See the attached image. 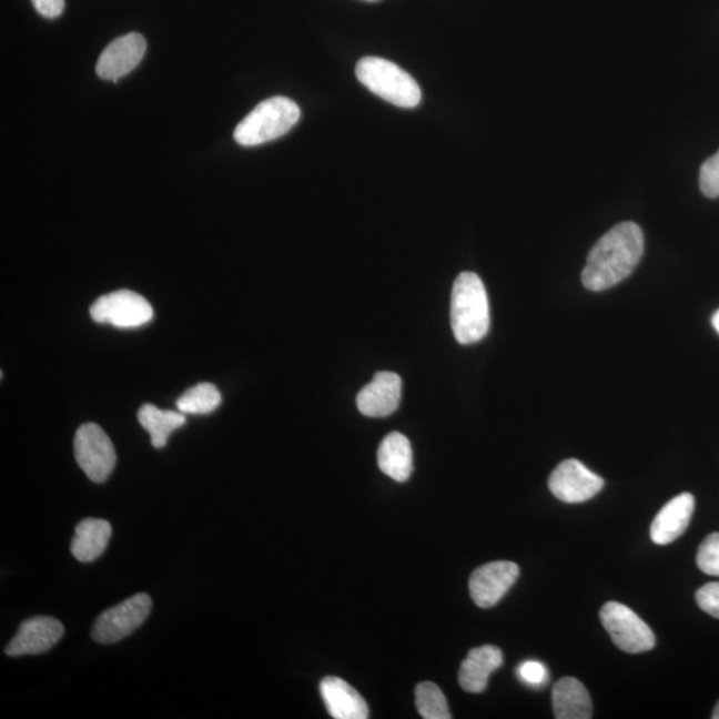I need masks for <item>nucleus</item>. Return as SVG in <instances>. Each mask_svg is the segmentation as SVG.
<instances>
[{"label": "nucleus", "instance_id": "1", "mask_svg": "<svg viewBox=\"0 0 719 719\" xmlns=\"http://www.w3.org/2000/svg\"><path fill=\"white\" fill-rule=\"evenodd\" d=\"M644 246V233L636 223L612 226L589 252L583 271L586 288L601 292L621 283L635 271Z\"/></svg>", "mask_w": 719, "mask_h": 719}, {"label": "nucleus", "instance_id": "2", "mask_svg": "<svg viewBox=\"0 0 719 719\" xmlns=\"http://www.w3.org/2000/svg\"><path fill=\"white\" fill-rule=\"evenodd\" d=\"M450 323L453 335L459 344H475L488 333L490 326L488 293L483 280L476 273H459L453 284Z\"/></svg>", "mask_w": 719, "mask_h": 719}, {"label": "nucleus", "instance_id": "3", "mask_svg": "<svg viewBox=\"0 0 719 719\" xmlns=\"http://www.w3.org/2000/svg\"><path fill=\"white\" fill-rule=\"evenodd\" d=\"M356 77L366 89L393 105L415 109L422 102L416 80L389 60L363 58L356 65Z\"/></svg>", "mask_w": 719, "mask_h": 719}, {"label": "nucleus", "instance_id": "4", "mask_svg": "<svg viewBox=\"0 0 719 719\" xmlns=\"http://www.w3.org/2000/svg\"><path fill=\"white\" fill-rule=\"evenodd\" d=\"M298 119L300 109L293 100L284 97L266 99L237 124L233 138L245 146L269 143L290 132Z\"/></svg>", "mask_w": 719, "mask_h": 719}, {"label": "nucleus", "instance_id": "5", "mask_svg": "<svg viewBox=\"0 0 719 719\" xmlns=\"http://www.w3.org/2000/svg\"><path fill=\"white\" fill-rule=\"evenodd\" d=\"M599 618L618 649L637 655L655 648V632L628 606L615 601L605 604Z\"/></svg>", "mask_w": 719, "mask_h": 719}, {"label": "nucleus", "instance_id": "6", "mask_svg": "<svg viewBox=\"0 0 719 719\" xmlns=\"http://www.w3.org/2000/svg\"><path fill=\"white\" fill-rule=\"evenodd\" d=\"M77 463L93 483H104L117 464V453L107 433L98 424L80 426L73 438Z\"/></svg>", "mask_w": 719, "mask_h": 719}, {"label": "nucleus", "instance_id": "7", "mask_svg": "<svg viewBox=\"0 0 719 719\" xmlns=\"http://www.w3.org/2000/svg\"><path fill=\"white\" fill-rule=\"evenodd\" d=\"M151 608L152 599L145 593L126 598L98 617L93 624L92 638L103 645L120 641L145 621Z\"/></svg>", "mask_w": 719, "mask_h": 719}, {"label": "nucleus", "instance_id": "8", "mask_svg": "<svg viewBox=\"0 0 719 719\" xmlns=\"http://www.w3.org/2000/svg\"><path fill=\"white\" fill-rule=\"evenodd\" d=\"M90 315L97 323L111 324L117 328H136L151 322L153 310L139 293L124 290L99 297L91 305Z\"/></svg>", "mask_w": 719, "mask_h": 719}, {"label": "nucleus", "instance_id": "9", "mask_svg": "<svg viewBox=\"0 0 719 719\" xmlns=\"http://www.w3.org/2000/svg\"><path fill=\"white\" fill-rule=\"evenodd\" d=\"M604 485L601 477L575 458L559 464L549 478L553 496L568 504L588 502L602 490Z\"/></svg>", "mask_w": 719, "mask_h": 719}, {"label": "nucleus", "instance_id": "10", "mask_svg": "<svg viewBox=\"0 0 719 719\" xmlns=\"http://www.w3.org/2000/svg\"><path fill=\"white\" fill-rule=\"evenodd\" d=\"M519 576L518 565L510 561H496L479 566L472 573L469 591L478 608L488 609L502 601Z\"/></svg>", "mask_w": 719, "mask_h": 719}, {"label": "nucleus", "instance_id": "11", "mask_svg": "<svg viewBox=\"0 0 719 719\" xmlns=\"http://www.w3.org/2000/svg\"><path fill=\"white\" fill-rule=\"evenodd\" d=\"M64 635V626L52 617L26 619L6 648L10 657L42 655L55 646Z\"/></svg>", "mask_w": 719, "mask_h": 719}, {"label": "nucleus", "instance_id": "12", "mask_svg": "<svg viewBox=\"0 0 719 719\" xmlns=\"http://www.w3.org/2000/svg\"><path fill=\"white\" fill-rule=\"evenodd\" d=\"M146 50L145 39L138 32L126 33L105 47L97 64L99 78L118 83L142 62Z\"/></svg>", "mask_w": 719, "mask_h": 719}, {"label": "nucleus", "instance_id": "13", "mask_svg": "<svg viewBox=\"0 0 719 719\" xmlns=\"http://www.w3.org/2000/svg\"><path fill=\"white\" fill-rule=\"evenodd\" d=\"M403 382L397 373L378 372L357 395V408L364 416L392 415L402 402Z\"/></svg>", "mask_w": 719, "mask_h": 719}, {"label": "nucleus", "instance_id": "14", "mask_svg": "<svg viewBox=\"0 0 719 719\" xmlns=\"http://www.w3.org/2000/svg\"><path fill=\"white\" fill-rule=\"evenodd\" d=\"M695 505V497L690 493H682L666 504L651 524L652 543L668 545L681 537L691 521Z\"/></svg>", "mask_w": 719, "mask_h": 719}, {"label": "nucleus", "instance_id": "15", "mask_svg": "<svg viewBox=\"0 0 719 719\" xmlns=\"http://www.w3.org/2000/svg\"><path fill=\"white\" fill-rule=\"evenodd\" d=\"M320 691L330 715L336 719H366L368 705L348 682L338 677H326L320 683Z\"/></svg>", "mask_w": 719, "mask_h": 719}, {"label": "nucleus", "instance_id": "16", "mask_svg": "<svg viewBox=\"0 0 719 719\" xmlns=\"http://www.w3.org/2000/svg\"><path fill=\"white\" fill-rule=\"evenodd\" d=\"M503 652L496 646L472 649L458 671L459 686L468 692H483L493 671L503 665Z\"/></svg>", "mask_w": 719, "mask_h": 719}, {"label": "nucleus", "instance_id": "17", "mask_svg": "<svg viewBox=\"0 0 719 719\" xmlns=\"http://www.w3.org/2000/svg\"><path fill=\"white\" fill-rule=\"evenodd\" d=\"M551 703L557 719H589L593 716L588 690L573 677L561 678L555 685Z\"/></svg>", "mask_w": 719, "mask_h": 719}, {"label": "nucleus", "instance_id": "18", "mask_svg": "<svg viewBox=\"0 0 719 719\" xmlns=\"http://www.w3.org/2000/svg\"><path fill=\"white\" fill-rule=\"evenodd\" d=\"M112 528L102 518H85L77 525L72 538L71 551L80 563H92L103 555L110 543Z\"/></svg>", "mask_w": 719, "mask_h": 719}, {"label": "nucleus", "instance_id": "19", "mask_svg": "<svg viewBox=\"0 0 719 719\" xmlns=\"http://www.w3.org/2000/svg\"><path fill=\"white\" fill-rule=\"evenodd\" d=\"M377 463L386 476L404 483L413 472V452L409 439L402 433L393 432L378 446Z\"/></svg>", "mask_w": 719, "mask_h": 719}, {"label": "nucleus", "instance_id": "20", "mask_svg": "<svg viewBox=\"0 0 719 719\" xmlns=\"http://www.w3.org/2000/svg\"><path fill=\"white\" fill-rule=\"evenodd\" d=\"M140 425L150 433L151 443L162 449L169 443L173 431L182 428L186 418L182 412L163 411L152 404H144L138 412Z\"/></svg>", "mask_w": 719, "mask_h": 719}, {"label": "nucleus", "instance_id": "21", "mask_svg": "<svg viewBox=\"0 0 719 719\" xmlns=\"http://www.w3.org/2000/svg\"><path fill=\"white\" fill-rule=\"evenodd\" d=\"M222 404V395L215 385L202 383L192 386L178 399V409L189 415H206Z\"/></svg>", "mask_w": 719, "mask_h": 719}, {"label": "nucleus", "instance_id": "22", "mask_svg": "<svg viewBox=\"0 0 719 719\" xmlns=\"http://www.w3.org/2000/svg\"><path fill=\"white\" fill-rule=\"evenodd\" d=\"M416 706L425 719H450L448 702L442 689L433 682H422L416 688Z\"/></svg>", "mask_w": 719, "mask_h": 719}, {"label": "nucleus", "instance_id": "23", "mask_svg": "<svg viewBox=\"0 0 719 719\" xmlns=\"http://www.w3.org/2000/svg\"><path fill=\"white\" fill-rule=\"evenodd\" d=\"M697 565L705 575L719 577V533H711L699 546Z\"/></svg>", "mask_w": 719, "mask_h": 719}, {"label": "nucleus", "instance_id": "24", "mask_svg": "<svg viewBox=\"0 0 719 719\" xmlns=\"http://www.w3.org/2000/svg\"><path fill=\"white\" fill-rule=\"evenodd\" d=\"M699 189L706 198H719V151L702 164L699 171Z\"/></svg>", "mask_w": 719, "mask_h": 719}, {"label": "nucleus", "instance_id": "25", "mask_svg": "<svg viewBox=\"0 0 719 719\" xmlns=\"http://www.w3.org/2000/svg\"><path fill=\"white\" fill-rule=\"evenodd\" d=\"M517 675L519 679L531 688H541L549 679L548 669L538 661H525L518 666Z\"/></svg>", "mask_w": 719, "mask_h": 719}, {"label": "nucleus", "instance_id": "26", "mask_svg": "<svg viewBox=\"0 0 719 719\" xmlns=\"http://www.w3.org/2000/svg\"><path fill=\"white\" fill-rule=\"evenodd\" d=\"M699 608L708 615L719 618V583H709L696 593Z\"/></svg>", "mask_w": 719, "mask_h": 719}, {"label": "nucleus", "instance_id": "27", "mask_svg": "<svg viewBox=\"0 0 719 719\" xmlns=\"http://www.w3.org/2000/svg\"><path fill=\"white\" fill-rule=\"evenodd\" d=\"M40 16L49 19L62 16L64 11V0H31Z\"/></svg>", "mask_w": 719, "mask_h": 719}, {"label": "nucleus", "instance_id": "28", "mask_svg": "<svg viewBox=\"0 0 719 719\" xmlns=\"http://www.w3.org/2000/svg\"><path fill=\"white\" fill-rule=\"evenodd\" d=\"M712 326H715L716 331L719 333V310L712 315L711 318Z\"/></svg>", "mask_w": 719, "mask_h": 719}, {"label": "nucleus", "instance_id": "29", "mask_svg": "<svg viewBox=\"0 0 719 719\" xmlns=\"http://www.w3.org/2000/svg\"><path fill=\"white\" fill-rule=\"evenodd\" d=\"M712 718L719 719V702L717 703L715 711H712Z\"/></svg>", "mask_w": 719, "mask_h": 719}]
</instances>
